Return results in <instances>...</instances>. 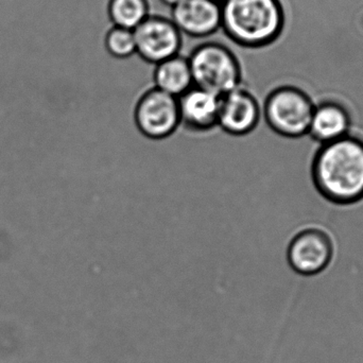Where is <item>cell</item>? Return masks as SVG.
<instances>
[{
	"mask_svg": "<svg viewBox=\"0 0 363 363\" xmlns=\"http://www.w3.org/2000/svg\"><path fill=\"white\" fill-rule=\"evenodd\" d=\"M311 174L318 191L330 202L350 205L363 200V140L350 134L321 145Z\"/></svg>",
	"mask_w": 363,
	"mask_h": 363,
	"instance_id": "obj_1",
	"label": "cell"
},
{
	"mask_svg": "<svg viewBox=\"0 0 363 363\" xmlns=\"http://www.w3.org/2000/svg\"><path fill=\"white\" fill-rule=\"evenodd\" d=\"M221 31L245 48H259L277 40L284 28L279 0H226L221 4Z\"/></svg>",
	"mask_w": 363,
	"mask_h": 363,
	"instance_id": "obj_2",
	"label": "cell"
},
{
	"mask_svg": "<svg viewBox=\"0 0 363 363\" xmlns=\"http://www.w3.org/2000/svg\"><path fill=\"white\" fill-rule=\"evenodd\" d=\"M181 55L187 57L194 86L221 97L242 85L238 59L223 43L183 36Z\"/></svg>",
	"mask_w": 363,
	"mask_h": 363,
	"instance_id": "obj_3",
	"label": "cell"
},
{
	"mask_svg": "<svg viewBox=\"0 0 363 363\" xmlns=\"http://www.w3.org/2000/svg\"><path fill=\"white\" fill-rule=\"evenodd\" d=\"M315 104L302 87L279 84L264 98L262 116L275 133L287 138L308 134Z\"/></svg>",
	"mask_w": 363,
	"mask_h": 363,
	"instance_id": "obj_4",
	"label": "cell"
},
{
	"mask_svg": "<svg viewBox=\"0 0 363 363\" xmlns=\"http://www.w3.org/2000/svg\"><path fill=\"white\" fill-rule=\"evenodd\" d=\"M133 117L136 128L145 138L152 140L169 138L180 128L178 98L150 87L136 98Z\"/></svg>",
	"mask_w": 363,
	"mask_h": 363,
	"instance_id": "obj_5",
	"label": "cell"
},
{
	"mask_svg": "<svg viewBox=\"0 0 363 363\" xmlns=\"http://www.w3.org/2000/svg\"><path fill=\"white\" fill-rule=\"evenodd\" d=\"M133 32L136 53L152 65L182 53L183 34L169 17L150 15Z\"/></svg>",
	"mask_w": 363,
	"mask_h": 363,
	"instance_id": "obj_6",
	"label": "cell"
},
{
	"mask_svg": "<svg viewBox=\"0 0 363 363\" xmlns=\"http://www.w3.org/2000/svg\"><path fill=\"white\" fill-rule=\"evenodd\" d=\"M334 256V243L328 233L317 228H305L290 241L287 259L292 270L313 277L325 270Z\"/></svg>",
	"mask_w": 363,
	"mask_h": 363,
	"instance_id": "obj_7",
	"label": "cell"
},
{
	"mask_svg": "<svg viewBox=\"0 0 363 363\" xmlns=\"http://www.w3.org/2000/svg\"><path fill=\"white\" fill-rule=\"evenodd\" d=\"M262 116L257 96L243 85L220 97L218 127L230 135H249L255 131Z\"/></svg>",
	"mask_w": 363,
	"mask_h": 363,
	"instance_id": "obj_8",
	"label": "cell"
},
{
	"mask_svg": "<svg viewBox=\"0 0 363 363\" xmlns=\"http://www.w3.org/2000/svg\"><path fill=\"white\" fill-rule=\"evenodd\" d=\"M169 18L185 38L203 40L221 29V4L213 0H184L170 9Z\"/></svg>",
	"mask_w": 363,
	"mask_h": 363,
	"instance_id": "obj_9",
	"label": "cell"
},
{
	"mask_svg": "<svg viewBox=\"0 0 363 363\" xmlns=\"http://www.w3.org/2000/svg\"><path fill=\"white\" fill-rule=\"evenodd\" d=\"M180 127L191 133H207L218 128L220 97L192 86L178 98Z\"/></svg>",
	"mask_w": 363,
	"mask_h": 363,
	"instance_id": "obj_10",
	"label": "cell"
},
{
	"mask_svg": "<svg viewBox=\"0 0 363 363\" xmlns=\"http://www.w3.org/2000/svg\"><path fill=\"white\" fill-rule=\"evenodd\" d=\"M352 119L347 106L336 100H324L315 106L309 135L321 145L350 135Z\"/></svg>",
	"mask_w": 363,
	"mask_h": 363,
	"instance_id": "obj_11",
	"label": "cell"
},
{
	"mask_svg": "<svg viewBox=\"0 0 363 363\" xmlns=\"http://www.w3.org/2000/svg\"><path fill=\"white\" fill-rule=\"evenodd\" d=\"M150 15L169 17L170 9L159 0H110L108 16L115 27L135 30Z\"/></svg>",
	"mask_w": 363,
	"mask_h": 363,
	"instance_id": "obj_12",
	"label": "cell"
},
{
	"mask_svg": "<svg viewBox=\"0 0 363 363\" xmlns=\"http://www.w3.org/2000/svg\"><path fill=\"white\" fill-rule=\"evenodd\" d=\"M152 80L155 89L176 98H180L194 86L187 57L182 55L155 65Z\"/></svg>",
	"mask_w": 363,
	"mask_h": 363,
	"instance_id": "obj_13",
	"label": "cell"
},
{
	"mask_svg": "<svg viewBox=\"0 0 363 363\" xmlns=\"http://www.w3.org/2000/svg\"><path fill=\"white\" fill-rule=\"evenodd\" d=\"M106 50L117 59H128L136 55V43L132 30L113 26L106 36Z\"/></svg>",
	"mask_w": 363,
	"mask_h": 363,
	"instance_id": "obj_14",
	"label": "cell"
},
{
	"mask_svg": "<svg viewBox=\"0 0 363 363\" xmlns=\"http://www.w3.org/2000/svg\"><path fill=\"white\" fill-rule=\"evenodd\" d=\"M163 6H165L166 8L172 9L174 8L177 4H180V2L184 1V0H159Z\"/></svg>",
	"mask_w": 363,
	"mask_h": 363,
	"instance_id": "obj_15",
	"label": "cell"
},
{
	"mask_svg": "<svg viewBox=\"0 0 363 363\" xmlns=\"http://www.w3.org/2000/svg\"><path fill=\"white\" fill-rule=\"evenodd\" d=\"M213 1L218 2V4H222L226 1V0H213Z\"/></svg>",
	"mask_w": 363,
	"mask_h": 363,
	"instance_id": "obj_16",
	"label": "cell"
}]
</instances>
